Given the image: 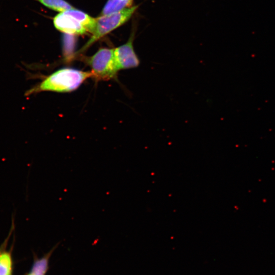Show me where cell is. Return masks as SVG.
Returning a JSON list of instances; mask_svg holds the SVG:
<instances>
[{
  "instance_id": "obj_5",
  "label": "cell",
  "mask_w": 275,
  "mask_h": 275,
  "mask_svg": "<svg viewBox=\"0 0 275 275\" xmlns=\"http://www.w3.org/2000/svg\"><path fill=\"white\" fill-rule=\"evenodd\" d=\"M53 23L58 30L67 34L80 35L88 32L78 20L66 11L56 15Z\"/></svg>"
},
{
  "instance_id": "obj_6",
  "label": "cell",
  "mask_w": 275,
  "mask_h": 275,
  "mask_svg": "<svg viewBox=\"0 0 275 275\" xmlns=\"http://www.w3.org/2000/svg\"><path fill=\"white\" fill-rule=\"evenodd\" d=\"M58 245V244H56L45 255L36 260L28 275H45L48 268L49 258Z\"/></svg>"
},
{
  "instance_id": "obj_8",
  "label": "cell",
  "mask_w": 275,
  "mask_h": 275,
  "mask_svg": "<svg viewBox=\"0 0 275 275\" xmlns=\"http://www.w3.org/2000/svg\"><path fill=\"white\" fill-rule=\"evenodd\" d=\"M43 6L54 11L63 12L74 8L69 3L65 0H34Z\"/></svg>"
},
{
  "instance_id": "obj_9",
  "label": "cell",
  "mask_w": 275,
  "mask_h": 275,
  "mask_svg": "<svg viewBox=\"0 0 275 275\" xmlns=\"http://www.w3.org/2000/svg\"><path fill=\"white\" fill-rule=\"evenodd\" d=\"M12 260L10 253L0 251V275H11Z\"/></svg>"
},
{
  "instance_id": "obj_3",
  "label": "cell",
  "mask_w": 275,
  "mask_h": 275,
  "mask_svg": "<svg viewBox=\"0 0 275 275\" xmlns=\"http://www.w3.org/2000/svg\"><path fill=\"white\" fill-rule=\"evenodd\" d=\"M93 77L108 80L116 77L119 71L114 56V48H102L86 60Z\"/></svg>"
},
{
  "instance_id": "obj_7",
  "label": "cell",
  "mask_w": 275,
  "mask_h": 275,
  "mask_svg": "<svg viewBox=\"0 0 275 275\" xmlns=\"http://www.w3.org/2000/svg\"><path fill=\"white\" fill-rule=\"evenodd\" d=\"M133 0H107L102 12V15H109L129 7Z\"/></svg>"
},
{
  "instance_id": "obj_2",
  "label": "cell",
  "mask_w": 275,
  "mask_h": 275,
  "mask_svg": "<svg viewBox=\"0 0 275 275\" xmlns=\"http://www.w3.org/2000/svg\"><path fill=\"white\" fill-rule=\"evenodd\" d=\"M138 7V6L127 7L120 11L96 18L92 36L81 48L80 51L86 50L99 39L127 22Z\"/></svg>"
},
{
  "instance_id": "obj_4",
  "label": "cell",
  "mask_w": 275,
  "mask_h": 275,
  "mask_svg": "<svg viewBox=\"0 0 275 275\" xmlns=\"http://www.w3.org/2000/svg\"><path fill=\"white\" fill-rule=\"evenodd\" d=\"M133 36H131L125 44L114 48V56L119 70L137 67L140 60L134 51Z\"/></svg>"
},
{
  "instance_id": "obj_1",
  "label": "cell",
  "mask_w": 275,
  "mask_h": 275,
  "mask_svg": "<svg viewBox=\"0 0 275 275\" xmlns=\"http://www.w3.org/2000/svg\"><path fill=\"white\" fill-rule=\"evenodd\" d=\"M93 77L91 71L73 68L57 70L44 78L42 81L32 87L25 93L29 96L41 92H70L77 89L87 79Z\"/></svg>"
}]
</instances>
